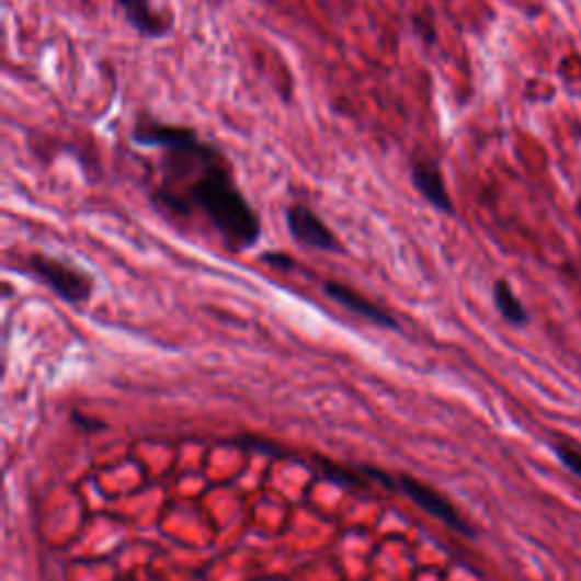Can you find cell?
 Segmentation results:
<instances>
[{
    "instance_id": "6da1fadb",
    "label": "cell",
    "mask_w": 581,
    "mask_h": 581,
    "mask_svg": "<svg viewBox=\"0 0 581 581\" xmlns=\"http://www.w3.org/2000/svg\"><path fill=\"white\" fill-rule=\"evenodd\" d=\"M130 139L167 155L164 180L152 193L157 207L180 216L201 214L232 252H246L260 243L262 218L243 196L228 159L216 146L186 125L161 123L152 116H141L135 123Z\"/></svg>"
},
{
    "instance_id": "7a4b0ae2",
    "label": "cell",
    "mask_w": 581,
    "mask_h": 581,
    "mask_svg": "<svg viewBox=\"0 0 581 581\" xmlns=\"http://www.w3.org/2000/svg\"><path fill=\"white\" fill-rule=\"evenodd\" d=\"M27 271L67 305H84L93 296V277L61 257L44 252L30 254Z\"/></svg>"
},
{
    "instance_id": "3957f363",
    "label": "cell",
    "mask_w": 581,
    "mask_h": 581,
    "mask_svg": "<svg viewBox=\"0 0 581 581\" xmlns=\"http://www.w3.org/2000/svg\"><path fill=\"white\" fill-rule=\"evenodd\" d=\"M284 220L290 239L296 243L320 252H343V246L337 239V235L330 230V225L309 205L290 203L284 212Z\"/></svg>"
},
{
    "instance_id": "277c9868",
    "label": "cell",
    "mask_w": 581,
    "mask_h": 581,
    "mask_svg": "<svg viewBox=\"0 0 581 581\" xmlns=\"http://www.w3.org/2000/svg\"><path fill=\"white\" fill-rule=\"evenodd\" d=\"M389 487H398L411 502H415L423 511L434 515V519H438L445 527L455 529L464 536H475V529H470V525L462 519V513L452 506L438 491L428 487V483H423L421 479L402 472L396 481H389Z\"/></svg>"
},
{
    "instance_id": "5b68a950",
    "label": "cell",
    "mask_w": 581,
    "mask_h": 581,
    "mask_svg": "<svg viewBox=\"0 0 581 581\" xmlns=\"http://www.w3.org/2000/svg\"><path fill=\"white\" fill-rule=\"evenodd\" d=\"M322 294H326L339 307H343L345 311L373 322V326H377V328H384V330H398L400 328L398 318L389 309H384L381 305H377L371 298H366L364 294H360L357 288H352L343 282H337V280L322 282Z\"/></svg>"
},
{
    "instance_id": "8992f818",
    "label": "cell",
    "mask_w": 581,
    "mask_h": 581,
    "mask_svg": "<svg viewBox=\"0 0 581 581\" xmlns=\"http://www.w3.org/2000/svg\"><path fill=\"white\" fill-rule=\"evenodd\" d=\"M411 184L421 193L423 201L445 216H455V203L449 198V191L443 178L438 161L432 157H413L411 159Z\"/></svg>"
},
{
    "instance_id": "52a82bcc",
    "label": "cell",
    "mask_w": 581,
    "mask_h": 581,
    "mask_svg": "<svg viewBox=\"0 0 581 581\" xmlns=\"http://www.w3.org/2000/svg\"><path fill=\"white\" fill-rule=\"evenodd\" d=\"M116 5L121 8L127 25H130L139 37L161 39L169 35L171 23L152 5V0H116Z\"/></svg>"
},
{
    "instance_id": "ba28073f",
    "label": "cell",
    "mask_w": 581,
    "mask_h": 581,
    "mask_svg": "<svg viewBox=\"0 0 581 581\" xmlns=\"http://www.w3.org/2000/svg\"><path fill=\"white\" fill-rule=\"evenodd\" d=\"M493 305L498 309V314L502 316L504 322H509V326L513 328H525L529 326V311L527 307L523 305V300L515 296V290L511 288L509 280L500 277L493 282Z\"/></svg>"
},
{
    "instance_id": "9c48e42d",
    "label": "cell",
    "mask_w": 581,
    "mask_h": 581,
    "mask_svg": "<svg viewBox=\"0 0 581 581\" xmlns=\"http://www.w3.org/2000/svg\"><path fill=\"white\" fill-rule=\"evenodd\" d=\"M555 455L559 457V462L574 475L581 479V447L570 443V441H557L555 443Z\"/></svg>"
},
{
    "instance_id": "30bf717a",
    "label": "cell",
    "mask_w": 581,
    "mask_h": 581,
    "mask_svg": "<svg viewBox=\"0 0 581 581\" xmlns=\"http://www.w3.org/2000/svg\"><path fill=\"white\" fill-rule=\"evenodd\" d=\"M413 27H415V35H421L425 44H434L436 42V27L434 23L428 19H423L421 14L413 16Z\"/></svg>"
},
{
    "instance_id": "8fae6325",
    "label": "cell",
    "mask_w": 581,
    "mask_h": 581,
    "mask_svg": "<svg viewBox=\"0 0 581 581\" xmlns=\"http://www.w3.org/2000/svg\"><path fill=\"white\" fill-rule=\"evenodd\" d=\"M262 260L271 266V269H280V271H290L294 269V260H290L288 254H282V252H266Z\"/></svg>"
},
{
    "instance_id": "7c38bea8",
    "label": "cell",
    "mask_w": 581,
    "mask_h": 581,
    "mask_svg": "<svg viewBox=\"0 0 581 581\" xmlns=\"http://www.w3.org/2000/svg\"><path fill=\"white\" fill-rule=\"evenodd\" d=\"M574 209H577V216H579V218H581V198H579V201H577V205H574Z\"/></svg>"
}]
</instances>
